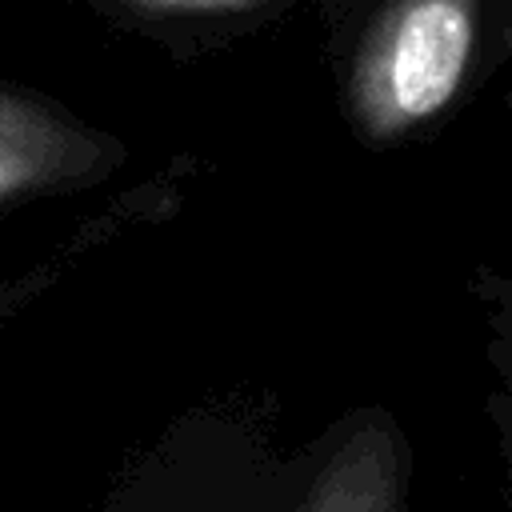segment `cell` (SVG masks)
I'll list each match as a JSON object with an SVG mask.
<instances>
[{
  "instance_id": "obj_1",
  "label": "cell",
  "mask_w": 512,
  "mask_h": 512,
  "mask_svg": "<svg viewBox=\"0 0 512 512\" xmlns=\"http://www.w3.org/2000/svg\"><path fill=\"white\" fill-rule=\"evenodd\" d=\"M480 0H388L364 32L348 104L364 140L388 144L436 120L460 92Z\"/></svg>"
},
{
  "instance_id": "obj_2",
  "label": "cell",
  "mask_w": 512,
  "mask_h": 512,
  "mask_svg": "<svg viewBox=\"0 0 512 512\" xmlns=\"http://www.w3.org/2000/svg\"><path fill=\"white\" fill-rule=\"evenodd\" d=\"M120 160V140L72 120L64 108L0 84V208L100 180Z\"/></svg>"
},
{
  "instance_id": "obj_3",
  "label": "cell",
  "mask_w": 512,
  "mask_h": 512,
  "mask_svg": "<svg viewBox=\"0 0 512 512\" xmlns=\"http://www.w3.org/2000/svg\"><path fill=\"white\" fill-rule=\"evenodd\" d=\"M296 512H404V444L388 416H360L328 452Z\"/></svg>"
},
{
  "instance_id": "obj_4",
  "label": "cell",
  "mask_w": 512,
  "mask_h": 512,
  "mask_svg": "<svg viewBox=\"0 0 512 512\" xmlns=\"http://www.w3.org/2000/svg\"><path fill=\"white\" fill-rule=\"evenodd\" d=\"M140 16H212V12H240L260 0H116Z\"/></svg>"
}]
</instances>
